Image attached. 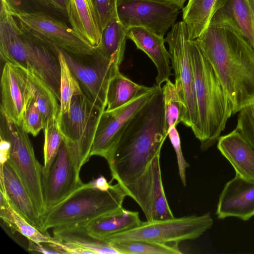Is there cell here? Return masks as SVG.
<instances>
[{
  "instance_id": "obj_1",
  "label": "cell",
  "mask_w": 254,
  "mask_h": 254,
  "mask_svg": "<svg viewBox=\"0 0 254 254\" xmlns=\"http://www.w3.org/2000/svg\"><path fill=\"white\" fill-rule=\"evenodd\" d=\"M194 40L229 96L233 115L254 104V49L223 8Z\"/></svg>"
},
{
  "instance_id": "obj_2",
  "label": "cell",
  "mask_w": 254,
  "mask_h": 254,
  "mask_svg": "<svg viewBox=\"0 0 254 254\" xmlns=\"http://www.w3.org/2000/svg\"><path fill=\"white\" fill-rule=\"evenodd\" d=\"M168 136L162 88L130 120L106 160L112 177L125 191L136 185L160 154Z\"/></svg>"
},
{
  "instance_id": "obj_3",
  "label": "cell",
  "mask_w": 254,
  "mask_h": 254,
  "mask_svg": "<svg viewBox=\"0 0 254 254\" xmlns=\"http://www.w3.org/2000/svg\"><path fill=\"white\" fill-rule=\"evenodd\" d=\"M9 6L8 0H1V60L34 72L60 101L61 67L57 51L26 34L11 14Z\"/></svg>"
},
{
  "instance_id": "obj_4",
  "label": "cell",
  "mask_w": 254,
  "mask_h": 254,
  "mask_svg": "<svg viewBox=\"0 0 254 254\" xmlns=\"http://www.w3.org/2000/svg\"><path fill=\"white\" fill-rule=\"evenodd\" d=\"M198 114L200 149L205 151L218 140L233 115L231 101L212 66L194 40L190 43Z\"/></svg>"
},
{
  "instance_id": "obj_5",
  "label": "cell",
  "mask_w": 254,
  "mask_h": 254,
  "mask_svg": "<svg viewBox=\"0 0 254 254\" xmlns=\"http://www.w3.org/2000/svg\"><path fill=\"white\" fill-rule=\"evenodd\" d=\"M127 193L117 183L107 191L84 184L42 216L43 228L86 225L91 221L123 207Z\"/></svg>"
},
{
  "instance_id": "obj_6",
  "label": "cell",
  "mask_w": 254,
  "mask_h": 254,
  "mask_svg": "<svg viewBox=\"0 0 254 254\" xmlns=\"http://www.w3.org/2000/svg\"><path fill=\"white\" fill-rule=\"evenodd\" d=\"M0 136L10 144L8 161L42 216L46 212L43 190V167L37 160L28 133L0 112Z\"/></svg>"
},
{
  "instance_id": "obj_7",
  "label": "cell",
  "mask_w": 254,
  "mask_h": 254,
  "mask_svg": "<svg viewBox=\"0 0 254 254\" xmlns=\"http://www.w3.org/2000/svg\"><path fill=\"white\" fill-rule=\"evenodd\" d=\"M104 110L83 93L73 97L68 112L59 114L57 122L63 140L75 155L80 169L91 157L97 126Z\"/></svg>"
},
{
  "instance_id": "obj_8",
  "label": "cell",
  "mask_w": 254,
  "mask_h": 254,
  "mask_svg": "<svg viewBox=\"0 0 254 254\" xmlns=\"http://www.w3.org/2000/svg\"><path fill=\"white\" fill-rule=\"evenodd\" d=\"M210 213L165 220L147 221L130 230L108 236L109 243L133 240H145L162 243H179L196 239L212 226Z\"/></svg>"
},
{
  "instance_id": "obj_9",
  "label": "cell",
  "mask_w": 254,
  "mask_h": 254,
  "mask_svg": "<svg viewBox=\"0 0 254 254\" xmlns=\"http://www.w3.org/2000/svg\"><path fill=\"white\" fill-rule=\"evenodd\" d=\"M191 39L187 27L183 21L176 23L165 38L169 46L172 68L175 77V84L187 107L190 127L198 139L200 135L198 114L190 55Z\"/></svg>"
},
{
  "instance_id": "obj_10",
  "label": "cell",
  "mask_w": 254,
  "mask_h": 254,
  "mask_svg": "<svg viewBox=\"0 0 254 254\" xmlns=\"http://www.w3.org/2000/svg\"><path fill=\"white\" fill-rule=\"evenodd\" d=\"M10 12L28 35L54 50L57 47L75 54H90L94 48L81 40L71 28L42 12L17 9L10 3Z\"/></svg>"
},
{
  "instance_id": "obj_11",
  "label": "cell",
  "mask_w": 254,
  "mask_h": 254,
  "mask_svg": "<svg viewBox=\"0 0 254 254\" xmlns=\"http://www.w3.org/2000/svg\"><path fill=\"white\" fill-rule=\"evenodd\" d=\"M62 51L83 93L92 102L105 110L108 86L112 77L120 71V66L96 48L92 53L87 54Z\"/></svg>"
},
{
  "instance_id": "obj_12",
  "label": "cell",
  "mask_w": 254,
  "mask_h": 254,
  "mask_svg": "<svg viewBox=\"0 0 254 254\" xmlns=\"http://www.w3.org/2000/svg\"><path fill=\"white\" fill-rule=\"evenodd\" d=\"M181 9L158 0H118L119 19L127 29L141 27L164 37L176 23Z\"/></svg>"
},
{
  "instance_id": "obj_13",
  "label": "cell",
  "mask_w": 254,
  "mask_h": 254,
  "mask_svg": "<svg viewBox=\"0 0 254 254\" xmlns=\"http://www.w3.org/2000/svg\"><path fill=\"white\" fill-rule=\"evenodd\" d=\"M80 170L75 155L63 140L48 172L43 177L46 212L84 184L80 178Z\"/></svg>"
},
{
  "instance_id": "obj_14",
  "label": "cell",
  "mask_w": 254,
  "mask_h": 254,
  "mask_svg": "<svg viewBox=\"0 0 254 254\" xmlns=\"http://www.w3.org/2000/svg\"><path fill=\"white\" fill-rule=\"evenodd\" d=\"M158 86L155 84L149 91L125 105L102 112L91 149V157L99 156L107 159L130 120L153 97Z\"/></svg>"
},
{
  "instance_id": "obj_15",
  "label": "cell",
  "mask_w": 254,
  "mask_h": 254,
  "mask_svg": "<svg viewBox=\"0 0 254 254\" xmlns=\"http://www.w3.org/2000/svg\"><path fill=\"white\" fill-rule=\"evenodd\" d=\"M0 112L14 123L21 125L33 90L24 68L5 63L0 80Z\"/></svg>"
},
{
  "instance_id": "obj_16",
  "label": "cell",
  "mask_w": 254,
  "mask_h": 254,
  "mask_svg": "<svg viewBox=\"0 0 254 254\" xmlns=\"http://www.w3.org/2000/svg\"><path fill=\"white\" fill-rule=\"evenodd\" d=\"M219 219L234 217L248 221L254 216V181L236 174L222 190L216 212Z\"/></svg>"
},
{
  "instance_id": "obj_17",
  "label": "cell",
  "mask_w": 254,
  "mask_h": 254,
  "mask_svg": "<svg viewBox=\"0 0 254 254\" xmlns=\"http://www.w3.org/2000/svg\"><path fill=\"white\" fill-rule=\"evenodd\" d=\"M0 190L11 206L28 222L44 233L43 220L17 172L9 161L0 166Z\"/></svg>"
},
{
  "instance_id": "obj_18",
  "label": "cell",
  "mask_w": 254,
  "mask_h": 254,
  "mask_svg": "<svg viewBox=\"0 0 254 254\" xmlns=\"http://www.w3.org/2000/svg\"><path fill=\"white\" fill-rule=\"evenodd\" d=\"M127 39L133 42L136 48L142 51L154 64L157 71L156 84L161 86L171 75L170 57L165 46L164 37L141 27L127 29Z\"/></svg>"
},
{
  "instance_id": "obj_19",
  "label": "cell",
  "mask_w": 254,
  "mask_h": 254,
  "mask_svg": "<svg viewBox=\"0 0 254 254\" xmlns=\"http://www.w3.org/2000/svg\"><path fill=\"white\" fill-rule=\"evenodd\" d=\"M217 146L236 174L254 181V149L235 128L220 136Z\"/></svg>"
},
{
  "instance_id": "obj_20",
  "label": "cell",
  "mask_w": 254,
  "mask_h": 254,
  "mask_svg": "<svg viewBox=\"0 0 254 254\" xmlns=\"http://www.w3.org/2000/svg\"><path fill=\"white\" fill-rule=\"evenodd\" d=\"M141 223L138 211H130L122 207L91 221L85 226L92 236L104 240L111 235L134 228Z\"/></svg>"
},
{
  "instance_id": "obj_21",
  "label": "cell",
  "mask_w": 254,
  "mask_h": 254,
  "mask_svg": "<svg viewBox=\"0 0 254 254\" xmlns=\"http://www.w3.org/2000/svg\"><path fill=\"white\" fill-rule=\"evenodd\" d=\"M67 16L72 29L81 40L93 48L99 45L101 30L86 0H70Z\"/></svg>"
},
{
  "instance_id": "obj_22",
  "label": "cell",
  "mask_w": 254,
  "mask_h": 254,
  "mask_svg": "<svg viewBox=\"0 0 254 254\" xmlns=\"http://www.w3.org/2000/svg\"><path fill=\"white\" fill-rule=\"evenodd\" d=\"M228 0H188L182 9L183 21L190 38L198 37L208 26L215 13L224 7Z\"/></svg>"
},
{
  "instance_id": "obj_23",
  "label": "cell",
  "mask_w": 254,
  "mask_h": 254,
  "mask_svg": "<svg viewBox=\"0 0 254 254\" xmlns=\"http://www.w3.org/2000/svg\"><path fill=\"white\" fill-rule=\"evenodd\" d=\"M53 229L54 238L64 242L75 244L94 254H120L110 243L97 239L89 234L85 225H72Z\"/></svg>"
},
{
  "instance_id": "obj_24",
  "label": "cell",
  "mask_w": 254,
  "mask_h": 254,
  "mask_svg": "<svg viewBox=\"0 0 254 254\" xmlns=\"http://www.w3.org/2000/svg\"><path fill=\"white\" fill-rule=\"evenodd\" d=\"M127 31L119 19L117 13L102 31L100 43L96 47L119 66L124 58L127 39Z\"/></svg>"
},
{
  "instance_id": "obj_25",
  "label": "cell",
  "mask_w": 254,
  "mask_h": 254,
  "mask_svg": "<svg viewBox=\"0 0 254 254\" xmlns=\"http://www.w3.org/2000/svg\"><path fill=\"white\" fill-rule=\"evenodd\" d=\"M151 87L139 85L118 71L110 81L106 96V108L110 111L131 102Z\"/></svg>"
},
{
  "instance_id": "obj_26",
  "label": "cell",
  "mask_w": 254,
  "mask_h": 254,
  "mask_svg": "<svg viewBox=\"0 0 254 254\" xmlns=\"http://www.w3.org/2000/svg\"><path fill=\"white\" fill-rule=\"evenodd\" d=\"M0 217L8 227L37 244L49 243L53 239L28 222L11 206L4 192L0 190Z\"/></svg>"
},
{
  "instance_id": "obj_27",
  "label": "cell",
  "mask_w": 254,
  "mask_h": 254,
  "mask_svg": "<svg viewBox=\"0 0 254 254\" xmlns=\"http://www.w3.org/2000/svg\"><path fill=\"white\" fill-rule=\"evenodd\" d=\"M163 93L165 127L168 133L169 128L180 123L190 127L187 107L180 96L177 87L169 79L162 88Z\"/></svg>"
},
{
  "instance_id": "obj_28",
  "label": "cell",
  "mask_w": 254,
  "mask_h": 254,
  "mask_svg": "<svg viewBox=\"0 0 254 254\" xmlns=\"http://www.w3.org/2000/svg\"><path fill=\"white\" fill-rule=\"evenodd\" d=\"M33 90V98L41 111L45 124L51 119H58L60 103L54 93L34 72L25 68Z\"/></svg>"
},
{
  "instance_id": "obj_29",
  "label": "cell",
  "mask_w": 254,
  "mask_h": 254,
  "mask_svg": "<svg viewBox=\"0 0 254 254\" xmlns=\"http://www.w3.org/2000/svg\"><path fill=\"white\" fill-rule=\"evenodd\" d=\"M160 158V154H158L154 157L152 162L153 179L151 192L152 221L175 217L164 190Z\"/></svg>"
},
{
  "instance_id": "obj_30",
  "label": "cell",
  "mask_w": 254,
  "mask_h": 254,
  "mask_svg": "<svg viewBox=\"0 0 254 254\" xmlns=\"http://www.w3.org/2000/svg\"><path fill=\"white\" fill-rule=\"evenodd\" d=\"M222 8L254 49V15L247 0H228Z\"/></svg>"
},
{
  "instance_id": "obj_31",
  "label": "cell",
  "mask_w": 254,
  "mask_h": 254,
  "mask_svg": "<svg viewBox=\"0 0 254 254\" xmlns=\"http://www.w3.org/2000/svg\"><path fill=\"white\" fill-rule=\"evenodd\" d=\"M120 254H180L179 243L133 240L110 243Z\"/></svg>"
},
{
  "instance_id": "obj_32",
  "label": "cell",
  "mask_w": 254,
  "mask_h": 254,
  "mask_svg": "<svg viewBox=\"0 0 254 254\" xmlns=\"http://www.w3.org/2000/svg\"><path fill=\"white\" fill-rule=\"evenodd\" d=\"M58 55L61 67L60 113L64 114L69 111L73 96L83 93L80 86L69 68L62 50L55 47Z\"/></svg>"
},
{
  "instance_id": "obj_33",
  "label": "cell",
  "mask_w": 254,
  "mask_h": 254,
  "mask_svg": "<svg viewBox=\"0 0 254 254\" xmlns=\"http://www.w3.org/2000/svg\"><path fill=\"white\" fill-rule=\"evenodd\" d=\"M44 131L43 176L48 172L58 153L64 139L57 119H51L47 122L44 127Z\"/></svg>"
},
{
  "instance_id": "obj_34",
  "label": "cell",
  "mask_w": 254,
  "mask_h": 254,
  "mask_svg": "<svg viewBox=\"0 0 254 254\" xmlns=\"http://www.w3.org/2000/svg\"><path fill=\"white\" fill-rule=\"evenodd\" d=\"M45 126L43 115L32 97L24 112L21 126L28 134L36 136L44 129Z\"/></svg>"
},
{
  "instance_id": "obj_35",
  "label": "cell",
  "mask_w": 254,
  "mask_h": 254,
  "mask_svg": "<svg viewBox=\"0 0 254 254\" xmlns=\"http://www.w3.org/2000/svg\"><path fill=\"white\" fill-rule=\"evenodd\" d=\"M235 129L254 149V104L239 112Z\"/></svg>"
},
{
  "instance_id": "obj_36",
  "label": "cell",
  "mask_w": 254,
  "mask_h": 254,
  "mask_svg": "<svg viewBox=\"0 0 254 254\" xmlns=\"http://www.w3.org/2000/svg\"><path fill=\"white\" fill-rule=\"evenodd\" d=\"M97 18L102 31L117 14L118 0H92Z\"/></svg>"
},
{
  "instance_id": "obj_37",
  "label": "cell",
  "mask_w": 254,
  "mask_h": 254,
  "mask_svg": "<svg viewBox=\"0 0 254 254\" xmlns=\"http://www.w3.org/2000/svg\"><path fill=\"white\" fill-rule=\"evenodd\" d=\"M168 135L176 153L180 179L184 186L186 187V172L187 168L190 167V164L183 156L181 139L176 126L171 127L169 128Z\"/></svg>"
},
{
  "instance_id": "obj_38",
  "label": "cell",
  "mask_w": 254,
  "mask_h": 254,
  "mask_svg": "<svg viewBox=\"0 0 254 254\" xmlns=\"http://www.w3.org/2000/svg\"><path fill=\"white\" fill-rule=\"evenodd\" d=\"M48 244L52 248L58 251L60 254H94L92 252L75 244L62 241L54 237Z\"/></svg>"
},
{
  "instance_id": "obj_39",
  "label": "cell",
  "mask_w": 254,
  "mask_h": 254,
  "mask_svg": "<svg viewBox=\"0 0 254 254\" xmlns=\"http://www.w3.org/2000/svg\"><path fill=\"white\" fill-rule=\"evenodd\" d=\"M29 241L28 251L36 252L43 254H59V252L52 248L48 243L37 244L31 241Z\"/></svg>"
},
{
  "instance_id": "obj_40",
  "label": "cell",
  "mask_w": 254,
  "mask_h": 254,
  "mask_svg": "<svg viewBox=\"0 0 254 254\" xmlns=\"http://www.w3.org/2000/svg\"><path fill=\"white\" fill-rule=\"evenodd\" d=\"M0 166L8 161L10 155V142L5 138L0 136Z\"/></svg>"
},
{
  "instance_id": "obj_41",
  "label": "cell",
  "mask_w": 254,
  "mask_h": 254,
  "mask_svg": "<svg viewBox=\"0 0 254 254\" xmlns=\"http://www.w3.org/2000/svg\"><path fill=\"white\" fill-rule=\"evenodd\" d=\"M91 186L102 191L108 190L112 185L103 176H100L89 182Z\"/></svg>"
},
{
  "instance_id": "obj_42",
  "label": "cell",
  "mask_w": 254,
  "mask_h": 254,
  "mask_svg": "<svg viewBox=\"0 0 254 254\" xmlns=\"http://www.w3.org/2000/svg\"><path fill=\"white\" fill-rule=\"evenodd\" d=\"M53 8L67 16L69 9L70 0H49Z\"/></svg>"
},
{
  "instance_id": "obj_43",
  "label": "cell",
  "mask_w": 254,
  "mask_h": 254,
  "mask_svg": "<svg viewBox=\"0 0 254 254\" xmlns=\"http://www.w3.org/2000/svg\"><path fill=\"white\" fill-rule=\"evenodd\" d=\"M168 2L177 5L181 10L184 7L185 3L188 0H158Z\"/></svg>"
},
{
  "instance_id": "obj_44",
  "label": "cell",
  "mask_w": 254,
  "mask_h": 254,
  "mask_svg": "<svg viewBox=\"0 0 254 254\" xmlns=\"http://www.w3.org/2000/svg\"><path fill=\"white\" fill-rule=\"evenodd\" d=\"M43 6L52 7L49 0H33Z\"/></svg>"
},
{
  "instance_id": "obj_45",
  "label": "cell",
  "mask_w": 254,
  "mask_h": 254,
  "mask_svg": "<svg viewBox=\"0 0 254 254\" xmlns=\"http://www.w3.org/2000/svg\"><path fill=\"white\" fill-rule=\"evenodd\" d=\"M90 9H91L92 12L96 16V11L95 9V7L94 6V4L92 0H86ZM97 17V16H96Z\"/></svg>"
},
{
  "instance_id": "obj_46",
  "label": "cell",
  "mask_w": 254,
  "mask_h": 254,
  "mask_svg": "<svg viewBox=\"0 0 254 254\" xmlns=\"http://www.w3.org/2000/svg\"><path fill=\"white\" fill-rule=\"evenodd\" d=\"M247 1L254 15V0H247Z\"/></svg>"
}]
</instances>
